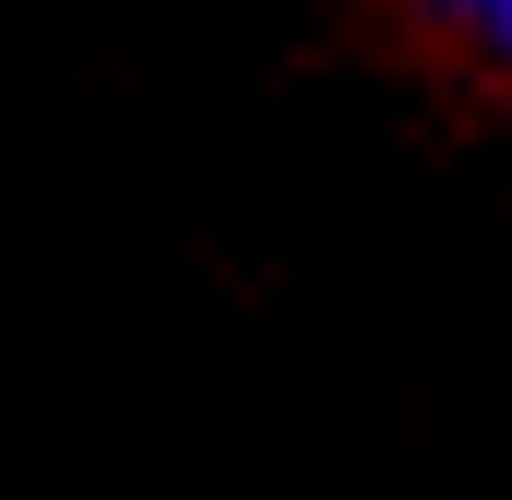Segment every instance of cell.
Wrapping results in <instances>:
<instances>
[{
	"mask_svg": "<svg viewBox=\"0 0 512 500\" xmlns=\"http://www.w3.org/2000/svg\"><path fill=\"white\" fill-rule=\"evenodd\" d=\"M465 48H489V60H512V0H429Z\"/></svg>",
	"mask_w": 512,
	"mask_h": 500,
	"instance_id": "cell-1",
	"label": "cell"
}]
</instances>
